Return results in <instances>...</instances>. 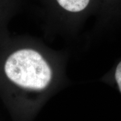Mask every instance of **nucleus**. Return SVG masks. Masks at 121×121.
I'll return each instance as SVG.
<instances>
[{
  "instance_id": "obj_2",
  "label": "nucleus",
  "mask_w": 121,
  "mask_h": 121,
  "mask_svg": "<svg viewBox=\"0 0 121 121\" xmlns=\"http://www.w3.org/2000/svg\"><path fill=\"white\" fill-rule=\"evenodd\" d=\"M61 8L70 12H79L87 6L90 0H56Z\"/></svg>"
},
{
  "instance_id": "obj_1",
  "label": "nucleus",
  "mask_w": 121,
  "mask_h": 121,
  "mask_svg": "<svg viewBox=\"0 0 121 121\" xmlns=\"http://www.w3.org/2000/svg\"><path fill=\"white\" fill-rule=\"evenodd\" d=\"M4 71L11 82L31 91L45 90L52 80V70L47 61L31 48H22L10 55L5 63Z\"/></svg>"
}]
</instances>
